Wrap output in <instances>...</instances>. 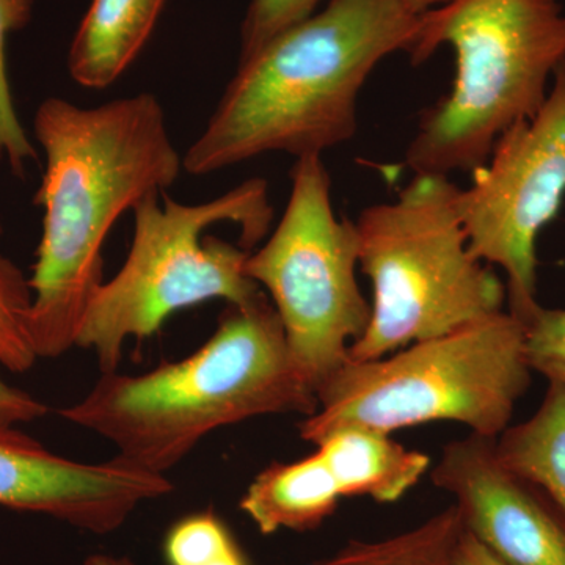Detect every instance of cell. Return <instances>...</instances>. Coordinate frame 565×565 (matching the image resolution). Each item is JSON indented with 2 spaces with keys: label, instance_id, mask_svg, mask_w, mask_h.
Wrapping results in <instances>:
<instances>
[{
  "label": "cell",
  "instance_id": "obj_17",
  "mask_svg": "<svg viewBox=\"0 0 565 565\" xmlns=\"http://www.w3.org/2000/svg\"><path fill=\"white\" fill-rule=\"evenodd\" d=\"M32 9L33 0H0V162H9L17 177H24L36 151L14 109L6 51L10 33L29 24Z\"/></svg>",
  "mask_w": 565,
  "mask_h": 565
},
{
  "label": "cell",
  "instance_id": "obj_24",
  "mask_svg": "<svg viewBox=\"0 0 565 565\" xmlns=\"http://www.w3.org/2000/svg\"><path fill=\"white\" fill-rule=\"evenodd\" d=\"M82 565H136L129 557L126 556H111L104 555V553H96V555L88 556Z\"/></svg>",
  "mask_w": 565,
  "mask_h": 565
},
{
  "label": "cell",
  "instance_id": "obj_18",
  "mask_svg": "<svg viewBox=\"0 0 565 565\" xmlns=\"http://www.w3.org/2000/svg\"><path fill=\"white\" fill-rule=\"evenodd\" d=\"M32 297L18 267L0 256V363L14 373L31 370L39 355L28 330Z\"/></svg>",
  "mask_w": 565,
  "mask_h": 565
},
{
  "label": "cell",
  "instance_id": "obj_12",
  "mask_svg": "<svg viewBox=\"0 0 565 565\" xmlns=\"http://www.w3.org/2000/svg\"><path fill=\"white\" fill-rule=\"evenodd\" d=\"M341 497L394 503L414 489L430 468L429 456L407 449L392 434L364 427L333 430L316 444Z\"/></svg>",
  "mask_w": 565,
  "mask_h": 565
},
{
  "label": "cell",
  "instance_id": "obj_5",
  "mask_svg": "<svg viewBox=\"0 0 565 565\" xmlns=\"http://www.w3.org/2000/svg\"><path fill=\"white\" fill-rule=\"evenodd\" d=\"M152 192L134 207L131 250L93 296L76 345L92 349L103 374L117 373L129 338H148L177 311L212 299L252 302L263 289L244 266L274 221L262 178L200 204Z\"/></svg>",
  "mask_w": 565,
  "mask_h": 565
},
{
  "label": "cell",
  "instance_id": "obj_27",
  "mask_svg": "<svg viewBox=\"0 0 565 565\" xmlns=\"http://www.w3.org/2000/svg\"><path fill=\"white\" fill-rule=\"evenodd\" d=\"M0 236H2V223H0Z\"/></svg>",
  "mask_w": 565,
  "mask_h": 565
},
{
  "label": "cell",
  "instance_id": "obj_16",
  "mask_svg": "<svg viewBox=\"0 0 565 565\" xmlns=\"http://www.w3.org/2000/svg\"><path fill=\"white\" fill-rule=\"evenodd\" d=\"M463 530L451 504L414 530L382 541H351L313 565H452Z\"/></svg>",
  "mask_w": 565,
  "mask_h": 565
},
{
  "label": "cell",
  "instance_id": "obj_20",
  "mask_svg": "<svg viewBox=\"0 0 565 565\" xmlns=\"http://www.w3.org/2000/svg\"><path fill=\"white\" fill-rule=\"evenodd\" d=\"M329 0H250L241 25L239 62L299 24Z\"/></svg>",
  "mask_w": 565,
  "mask_h": 565
},
{
  "label": "cell",
  "instance_id": "obj_23",
  "mask_svg": "<svg viewBox=\"0 0 565 565\" xmlns=\"http://www.w3.org/2000/svg\"><path fill=\"white\" fill-rule=\"evenodd\" d=\"M452 565H504L463 530L452 557Z\"/></svg>",
  "mask_w": 565,
  "mask_h": 565
},
{
  "label": "cell",
  "instance_id": "obj_8",
  "mask_svg": "<svg viewBox=\"0 0 565 565\" xmlns=\"http://www.w3.org/2000/svg\"><path fill=\"white\" fill-rule=\"evenodd\" d=\"M355 222L337 217L322 156L297 159L280 222L244 270L273 302L297 371L319 394L370 326Z\"/></svg>",
  "mask_w": 565,
  "mask_h": 565
},
{
  "label": "cell",
  "instance_id": "obj_21",
  "mask_svg": "<svg viewBox=\"0 0 565 565\" xmlns=\"http://www.w3.org/2000/svg\"><path fill=\"white\" fill-rule=\"evenodd\" d=\"M525 327V355L531 371L544 375L548 384L565 386V310L539 305Z\"/></svg>",
  "mask_w": 565,
  "mask_h": 565
},
{
  "label": "cell",
  "instance_id": "obj_6",
  "mask_svg": "<svg viewBox=\"0 0 565 565\" xmlns=\"http://www.w3.org/2000/svg\"><path fill=\"white\" fill-rule=\"evenodd\" d=\"M460 192L446 174L415 173L396 200L359 215V266L373 285V302L366 332L349 349L352 362L504 311L505 282L471 253Z\"/></svg>",
  "mask_w": 565,
  "mask_h": 565
},
{
  "label": "cell",
  "instance_id": "obj_22",
  "mask_svg": "<svg viewBox=\"0 0 565 565\" xmlns=\"http://www.w3.org/2000/svg\"><path fill=\"white\" fill-rule=\"evenodd\" d=\"M46 414V405L0 379V423H28Z\"/></svg>",
  "mask_w": 565,
  "mask_h": 565
},
{
  "label": "cell",
  "instance_id": "obj_3",
  "mask_svg": "<svg viewBox=\"0 0 565 565\" xmlns=\"http://www.w3.org/2000/svg\"><path fill=\"white\" fill-rule=\"evenodd\" d=\"M318 394L297 371L266 292L230 305L192 355L140 375L103 374L63 408L68 422L102 435L115 459L166 475L207 434L266 415L318 412Z\"/></svg>",
  "mask_w": 565,
  "mask_h": 565
},
{
  "label": "cell",
  "instance_id": "obj_25",
  "mask_svg": "<svg viewBox=\"0 0 565 565\" xmlns=\"http://www.w3.org/2000/svg\"><path fill=\"white\" fill-rule=\"evenodd\" d=\"M408 10L416 14L426 13V11L437 9L449 0H401Z\"/></svg>",
  "mask_w": 565,
  "mask_h": 565
},
{
  "label": "cell",
  "instance_id": "obj_13",
  "mask_svg": "<svg viewBox=\"0 0 565 565\" xmlns=\"http://www.w3.org/2000/svg\"><path fill=\"white\" fill-rule=\"evenodd\" d=\"M166 0H93L70 46L68 70L84 88L104 90L139 57Z\"/></svg>",
  "mask_w": 565,
  "mask_h": 565
},
{
  "label": "cell",
  "instance_id": "obj_4",
  "mask_svg": "<svg viewBox=\"0 0 565 565\" xmlns=\"http://www.w3.org/2000/svg\"><path fill=\"white\" fill-rule=\"evenodd\" d=\"M451 46V90L424 111L405 163L415 173L475 172L516 122L541 109L565 65L561 0H449L419 14L415 66Z\"/></svg>",
  "mask_w": 565,
  "mask_h": 565
},
{
  "label": "cell",
  "instance_id": "obj_9",
  "mask_svg": "<svg viewBox=\"0 0 565 565\" xmlns=\"http://www.w3.org/2000/svg\"><path fill=\"white\" fill-rule=\"evenodd\" d=\"M473 173L460 192L470 250L503 269L509 313L525 322L541 305L535 244L565 199V65L541 109L509 128Z\"/></svg>",
  "mask_w": 565,
  "mask_h": 565
},
{
  "label": "cell",
  "instance_id": "obj_19",
  "mask_svg": "<svg viewBox=\"0 0 565 565\" xmlns=\"http://www.w3.org/2000/svg\"><path fill=\"white\" fill-rule=\"evenodd\" d=\"M225 523L212 511L180 520L166 539L170 565H207L237 548Z\"/></svg>",
  "mask_w": 565,
  "mask_h": 565
},
{
  "label": "cell",
  "instance_id": "obj_15",
  "mask_svg": "<svg viewBox=\"0 0 565 565\" xmlns=\"http://www.w3.org/2000/svg\"><path fill=\"white\" fill-rule=\"evenodd\" d=\"M498 459L537 486L565 516V386L550 384L537 412L494 441Z\"/></svg>",
  "mask_w": 565,
  "mask_h": 565
},
{
  "label": "cell",
  "instance_id": "obj_1",
  "mask_svg": "<svg viewBox=\"0 0 565 565\" xmlns=\"http://www.w3.org/2000/svg\"><path fill=\"white\" fill-rule=\"evenodd\" d=\"M33 129L46 169L35 196L44 218L29 280L28 330L36 355L54 359L76 345L85 311L104 282L107 234L141 199L178 180L182 158L151 93L92 109L47 98Z\"/></svg>",
  "mask_w": 565,
  "mask_h": 565
},
{
  "label": "cell",
  "instance_id": "obj_7",
  "mask_svg": "<svg viewBox=\"0 0 565 565\" xmlns=\"http://www.w3.org/2000/svg\"><path fill=\"white\" fill-rule=\"evenodd\" d=\"M531 381L525 327L504 310L382 359L349 360L319 392L318 412L299 423V433L316 445L343 427L393 434L456 422L498 438Z\"/></svg>",
  "mask_w": 565,
  "mask_h": 565
},
{
  "label": "cell",
  "instance_id": "obj_2",
  "mask_svg": "<svg viewBox=\"0 0 565 565\" xmlns=\"http://www.w3.org/2000/svg\"><path fill=\"white\" fill-rule=\"evenodd\" d=\"M418 25L401 0H329L237 63L182 169L204 177L269 152L322 156L353 139L364 84L386 57L411 51Z\"/></svg>",
  "mask_w": 565,
  "mask_h": 565
},
{
  "label": "cell",
  "instance_id": "obj_14",
  "mask_svg": "<svg viewBox=\"0 0 565 565\" xmlns=\"http://www.w3.org/2000/svg\"><path fill=\"white\" fill-rule=\"evenodd\" d=\"M332 471L318 451L296 462H275L253 479L241 500L263 534L281 530L307 533L334 514L341 500Z\"/></svg>",
  "mask_w": 565,
  "mask_h": 565
},
{
  "label": "cell",
  "instance_id": "obj_11",
  "mask_svg": "<svg viewBox=\"0 0 565 565\" xmlns=\"http://www.w3.org/2000/svg\"><path fill=\"white\" fill-rule=\"evenodd\" d=\"M166 476L118 459L81 463L47 451L35 438L0 423V505L36 512L77 530L109 534L145 501L172 492Z\"/></svg>",
  "mask_w": 565,
  "mask_h": 565
},
{
  "label": "cell",
  "instance_id": "obj_26",
  "mask_svg": "<svg viewBox=\"0 0 565 565\" xmlns=\"http://www.w3.org/2000/svg\"><path fill=\"white\" fill-rule=\"evenodd\" d=\"M207 565H248V561L244 553L241 552L239 546H237V548L232 550V552L226 553V555L218 557L214 563Z\"/></svg>",
  "mask_w": 565,
  "mask_h": 565
},
{
  "label": "cell",
  "instance_id": "obj_10",
  "mask_svg": "<svg viewBox=\"0 0 565 565\" xmlns=\"http://www.w3.org/2000/svg\"><path fill=\"white\" fill-rule=\"evenodd\" d=\"M497 438L451 441L433 482L455 498L465 531L504 565H565V516L533 482L498 459Z\"/></svg>",
  "mask_w": 565,
  "mask_h": 565
}]
</instances>
